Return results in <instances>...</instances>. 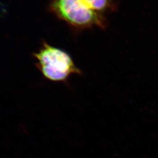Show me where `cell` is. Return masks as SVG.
<instances>
[{"label": "cell", "instance_id": "cell-1", "mask_svg": "<svg viewBox=\"0 0 158 158\" xmlns=\"http://www.w3.org/2000/svg\"><path fill=\"white\" fill-rule=\"evenodd\" d=\"M34 56L37 67L49 80L64 82L72 75L82 74V70L76 65L69 53L46 43Z\"/></svg>", "mask_w": 158, "mask_h": 158}, {"label": "cell", "instance_id": "cell-2", "mask_svg": "<svg viewBox=\"0 0 158 158\" xmlns=\"http://www.w3.org/2000/svg\"><path fill=\"white\" fill-rule=\"evenodd\" d=\"M50 8L59 18L76 27L101 26L103 24L100 14L88 7L82 0H52Z\"/></svg>", "mask_w": 158, "mask_h": 158}, {"label": "cell", "instance_id": "cell-3", "mask_svg": "<svg viewBox=\"0 0 158 158\" xmlns=\"http://www.w3.org/2000/svg\"><path fill=\"white\" fill-rule=\"evenodd\" d=\"M84 3L95 12L100 14L109 8L110 0H82Z\"/></svg>", "mask_w": 158, "mask_h": 158}]
</instances>
